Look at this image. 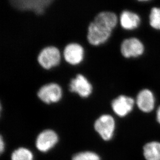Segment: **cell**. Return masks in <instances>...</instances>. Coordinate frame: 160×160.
<instances>
[{
	"instance_id": "1",
	"label": "cell",
	"mask_w": 160,
	"mask_h": 160,
	"mask_svg": "<svg viewBox=\"0 0 160 160\" xmlns=\"http://www.w3.org/2000/svg\"><path fill=\"white\" fill-rule=\"evenodd\" d=\"M119 21L115 12L103 11L98 13L88 27L87 40L89 44L98 46L106 43L112 37Z\"/></svg>"
},
{
	"instance_id": "2",
	"label": "cell",
	"mask_w": 160,
	"mask_h": 160,
	"mask_svg": "<svg viewBox=\"0 0 160 160\" xmlns=\"http://www.w3.org/2000/svg\"><path fill=\"white\" fill-rule=\"evenodd\" d=\"M61 59L60 51L57 47L52 46L43 48L38 55V62L46 69H49L58 66Z\"/></svg>"
},
{
	"instance_id": "3",
	"label": "cell",
	"mask_w": 160,
	"mask_h": 160,
	"mask_svg": "<svg viewBox=\"0 0 160 160\" xmlns=\"http://www.w3.org/2000/svg\"><path fill=\"white\" fill-rule=\"evenodd\" d=\"M94 128L103 140L109 141L115 131V120L110 115H103L95 121Z\"/></svg>"
},
{
	"instance_id": "4",
	"label": "cell",
	"mask_w": 160,
	"mask_h": 160,
	"mask_svg": "<svg viewBox=\"0 0 160 160\" xmlns=\"http://www.w3.org/2000/svg\"><path fill=\"white\" fill-rule=\"evenodd\" d=\"M120 50L125 58H136L143 54L145 47L140 40L136 38H130L124 40L121 43Z\"/></svg>"
},
{
	"instance_id": "5",
	"label": "cell",
	"mask_w": 160,
	"mask_h": 160,
	"mask_svg": "<svg viewBox=\"0 0 160 160\" xmlns=\"http://www.w3.org/2000/svg\"><path fill=\"white\" fill-rule=\"evenodd\" d=\"M38 96L44 103L49 104L59 101L62 97V89L59 85L50 83L42 86L38 92Z\"/></svg>"
},
{
	"instance_id": "6",
	"label": "cell",
	"mask_w": 160,
	"mask_h": 160,
	"mask_svg": "<svg viewBox=\"0 0 160 160\" xmlns=\"http://www.w3.org/2000/svg\"><path fill=\"white\" fill-rule=\"evenodd\" d=\"M83 46L76 43L68 44L63 49V55L65 61L72 65H78L83 61L85 56Z\"/></svg>"
},
{
	"instance_id": "7",
	"label": "cell",
	"mask_w": 160,
	"mask_h": 160,
	"mask_svg": "<svg viewBox=\"0 0 160 160\" xmlns=\"http://www.w3.org/2000/svg\"><path fill=\"white\" fill-rule=\"evenodd\" d=\"M134 100L130 97L121 95L113 100L112 104L113 111L120 117H124L133 110Z\"/></svg>"
},
{
	"instance_id": "8",
	"label": "cell",
	"mask_w": 160,
	"mask_h": 160,
	"mask_svg": "<svg viewBox=\"0 0 160 160\" xmlns=\"http://www.w3.org/2000/svg\"><path fill=\"white\" fill-rule=\"evenodd\" d=\"M58 137L52 130H45L39 134L36 141V146L41 152H46L57 143Z\"/></svg>"
},
{
	"instance_id": "9",
	"label": "cell",
	"mask_w": 160,
	"mask_h": 160,
	"mask_svg": "<svg viewBox=\"0 0 160 160\" xmlns=\"http://www.w3.org/2000/svg\"><path fill=\"white\" fill-rule=\"evenodd\" d=\"M70 89L72 92L76 93L82 97H87L92 93V87L84 76L78 74L72 80Z\"/></svg>"
},
{
	"instance_id": "10",
	"label": "cell",
	"mask_w": 160,
	"mask_h": 160,
	"mask_svg": "<svg viewBox=\"0 0 160 160\" xmlns=\"http://www.w3.org/2000/svg\"><path fill=\"white\" fill-rule=\"evenodd\" d=\"M119 21L122 29L125 30L132 31L139 27L141 24V19L136 13L124 10L120 15Z\"/></svg>"
},
{
	"instance_id": "11",
	"label": "cell",
	"mask_w": 160,
	"mask_h": 160,
	"mask_svg": "<svg viewBox=\"0 0 160 160\" xmlns=\"http://www.w3.org/2000/svg\"><path fill=\"white\" fill-rule=\"evenodd\" d=\"M138 107L142 112L148 113L154 109L155 98L152 92L148 89H143L138 94L136 99Z\"/></svg>"
},
{
	"instance_id": "12",
	"label": "cell",
	"mask_w": 160,
	"mask_h": 160,
	"mask_svg": "<svg viewBox=\"0 0 160 160\" xmlns=\"http://www.w3.org/2000/svg\"><path fill=\"white\" fill-rule=\"evenodd\" d=\"M143 155L146 160H160V142L151 141L146 144Z\"/></svg>"
},
{
	"instance_id": "13",
	"label": "cell",
	"mask_w": 160,
	"mask_h": 160,
	"mask_svg": "<svg viewBox=\"0 0 160 160\" xmlns=\"http://www.w3.org/2000/svg\"><path fill=\"white\" fill-rule=\"evenodd\" d=\"M11 159L12 160H33V155L27 148H20L13 152Z\"/></svg>"
},
{
	"instance_id": "14",
	"label": "cell",
	"mask_w": 160,
	"mask_h": 160,
	"mask_svg": "<svg viewBox=\"0 0 160 160\" xmlns=\"http://www.w3.org/2000/svg\"><path fill=\"white\" fill-rule=\"evenodd\" d=\"M149 24L153 29L160 30V8H153L149 15Z\"/></svg>"
},
{
	"instance_id": "15",
	"label": "cell",
	"mask_w": 160,
	"mask_h": 160,
	"mask_svg": "<svg viewBox=\"0 0 160 160\" xmlns=\"http://www.w3.org/2000/svg\"><path fill=\"white\" fill-rule=\"evenodd\" d=\"M72 160H101L98 155L91 151H85L76 154Z\"/></svg>"
},
{
	"instance_id": "16",
	"label": "cell",
	"mask_w": 160,
	"mask_h": 160,
	"mask_svg": "<svg viewBox=\"0 0 160 160\" xmlns=\"http://www.w3.org/2000/svg\"><path fill=\"white\" fill-rule=\"evenodd\" d=\"M4 142L3 141V138L2 136H1V138H0V151H1V153L3 152V151L4 150Z\"/></svg>"
},
{
	"instance_id": "17",
	"label": "cell",
	"mask_w": 160,
	"mask_h": 160,
	"mask_svg": "<svg viewBox=\"0 0 160 160\" xmlns=\"http://www.w3.org/2000/svg\"><path fill=\"white\" fill-rule=\"evenodd\" d=\"M157 119L158 122L160 124V106L158 109L157 112Z\"/></svg>"
},
{
	"instance_id": "18",
	"label": "cell",
	"mask_w": 160,
	"mask_h": 160,
	"mask_svg": "<svg viewBox=\"0 0 160 160\" xmlns=\"http://www.w3.org/2000/svg\"><path fill=\"white\" fill-rule=\"evenodd\" d=\"M137 1L139 2H148L150 0H137Z\"/></svg>"
}]
</instances>
